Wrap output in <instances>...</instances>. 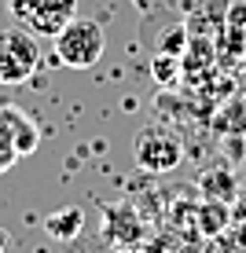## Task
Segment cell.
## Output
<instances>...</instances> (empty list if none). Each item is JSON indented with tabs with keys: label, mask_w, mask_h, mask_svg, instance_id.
<instances>
[{
	"label": "cell",
	"mask_w": 246,
	"mask_h": 253,
	"mask_svg": "<svg viewBox=\"0 0 246 253\" xmlns=\"http://www.w3.org/2000/svg\"><path fill=\"white\" fill-rule=\"evenodd\" d=\"M151 74H154L158 84H173V81H177V74H180L177 55H173V51H158V55L151 59Z\"/></svg>",
	"instance_id": "cell-11"
},
{
	"label": "cell",
	"mask_w": 246,
	"mask_h": 253,
	"mask_svg": "<svg viewBox=\"0 0 246 253\" xmlns=\"http://www.w3.org/2000/svg\"><path fill=\"white\" fill-rule=\"evenodd\" d=\"M103 235H110L114 242H136L144 228L129 206H107L103 209Z\"/></svg>",
	"instance_id": "cell-5"
},
{
	"label": "cell",
	"mask_w": 246,
	"mask_h": 253,
	"mask_svg": "<svg viewBox=\"0 0 246 253\" xmlns=\"http://www.w3.org/2000/svg\"><path fill=\"white\" fill-rule=\"evenodd\" d=\"M103 48H107V33L96 19H70L55 33V59L70 70H89L99 63Z\"/></svg>",
	"instance_id": "cell-1"
},
{
	"label": "cell",
	"mask_w": 246,
	"mask_h": 253,
	"mask_svg": "<svg viewBox=\"0 0 246 253\" xmlns=\"http://www.w3.org/2000/svg\"><path fill=\"white\" fill-rule=\"evenodd\" d=\"M4 246H7V231L0 228V253H4Z\"/></svg>",
	"instance_id": "cell-13"
},
{
	"label": "cell",
	"mask_w": 246,
	"mask_h": 253,
	"mask_svg": "<svg viewBox=\"0 0 246 253\" xmlns=\"http://www.w3.org/2000/svg\"><path fill=\"white\" fill-rule=\"evenodd\" d=\"M81 228H85V213L77 206H66V209H59V213H48L45 216V231L51 235V239L70 242V239L81 235Z\"/></svg>",
	"instance_id": "cell-6"
},
{
	"label": "cell",
	"mask_w": 246,
	"mask_h": 253,
	"mask_svg": "<svg viewBox=\"0 0 246 253\" xmlns=\"http://www.w3.org/2000/svg\"><path fill=\"white\" fill-rule=\"evenodd\" d=\"M11 15L37 37H55L77 15V0H7Z\"/></svg>",
	"instance_id": "cell-4"
},
{
	"label": "cell",
	"mask_w": 246,
	"mask_h": 253,
	"mask_svg": "<svg viewBox=\"0 0 246 253\" xmlns=\"http://www.w3.org/2000/svg\"><path fill=\"white\" fill-rule=\"evenodd\" d=\"M133 158L144 172L151 176H162V172H173L177 165L184 162V143L180 136L173 132L169 125H144L136 132V143H133Z\"/></svg>",
	"instance_id": "cell-2"
},
{
	"label": "cell",
	"mask_w": 246,
	"mask_h": 253,
	"mask_svg": "<svg viewBox=\"0 0 246 253\" xmlns=\"http://www.w3.org/2000/svg\"><path fill=\"white\" fill-rule=\"evenodd\" d=\"M133 7H136V11H147V7H151V0H133Z\"/></svg>",
	"instance_id": "cell-12"
},
{
	"label": "cell",
	"mask_w": 246,
	"mask_h": 253,
	"mask_svg": "<svg viewBox=\"0 0 246 253\" xmlns=\"http://www.w3.org/2000/svg\"><path fill=\"white\" fill-rule=\"evenodd\" d=\"M22 154L15 151V107H0V172L11 169Z\"/></svg>",
	"instance_id": "cell-8"
},
{
	"label": "cell",
	"mask_w": 246,
	"mask_h": 253,
	"mask_svg": "<svg viewBox=\"0 0 246 253\" xmlns=\"http://www.w3.org/2000/svg\"><path fill=\"white\" fill-rule=\"evenodd\" d=\"M228 220H232V213H228V202H221V198H206L198 209V224L206 235H217L221 228H228Z\"/></svg>",
	"instance_id": "cell-9"
},
{
	"label": "cell",
	"mask_w": 246,
	"mask_h": 253,
	"mask_svg": "<svg viewBox=\"0 0 246 253\" xmlns=\"http://www.w3.org/2000/svg\"><path fill=\"white\" fill-rule=\"evenodd\" d=\"M37 139H41L37 125L15 107V151H19V154H33V151H37Z\"/></svg>",
	"instance_id": "cell-10"
},
{
	"label": "cell",
	"mask_w": 246,
	"mask_h": 253,
	"mask_svg": "<svg viewBox=\"0 0 246 253\" xmlns=\"http://www.w3.org/2000/svg\"><path fill=\"white\" fill-rule=\"evenodd\" d=\"M41 66V44L37 33L26 26L0 30V84H26Z\"/></svg>",
	"instance_id": "cell-3"
},
{
	"label": "cell",
	"mask_w": 246,
	"mask_h": 253,
	"mask_svg": "<svg viewBox=\"0 0 246 253\" xmlns=\"http://www.w3.org/2000/svg\"><path fill=\"white\" fill-rule=\"evenodd\" d=\"M198 187L206 191V198H221V202H232L235 191H239V180L232 176L228 169H213V172H202Z\"/></svg>",
	"instance_id": "cell-7"
}]
</instances>
